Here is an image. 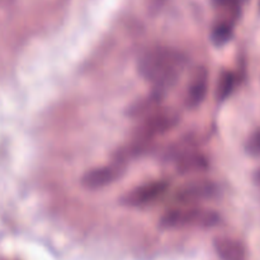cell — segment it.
<instances>
[{"label":"cell","mask_w":260,"mask_h":260,"mask_svg":"<svg viewBox=\"0 0 260 260\" xmlns=\"http://www.w3.org/2000/svg\"><path fill=\"white\" fill-rule=\"evenodd\" d=\"M187 63L183 53L168 47H155L142 53L137 62L139 74L154 85V90L164 93L178 81Z\"/></svg>","instance_id":"cell-1"},{"label":"cell","mask_w":260,"mask_h":260,"mask_svg":"<svg viewBox=\"0 0 260 260\" xmlns=\"http://www.w3.org/2000/svg\"><path fill=\"white\" fill-rule=\"evenodd\" d=\"M221 217L216 211L198 206H178L167 211L160 218V223L164 228H202L211 229L220 223Z\"/></svg>","instance_id":"cell-2"},{"label":"cell","mask_w":260,"mask_h":260,"mask_svg":"<svg viewBox=\"0 0 260 260\" xmlns=\"http://www.w3.org/2000/svg\"><path fill=\"white\" fill-rule=\"evenodd\" d=\"M180 121V114L175 109L160 108L146 118L141 119L134 134V140L152 142L156 137L172 131Z\"/></svg>","instance_id":"cell-3"},{"label":"cell","mask_w":260,"mask_h":260,"mask_svg":"<svg viewBox=\"0 0 260 260\" xmlns=\"http://www.w3.org/2000/svg\"><path fill=\"white\" fill-rule=\"evenodd\" d=\"M218 193V187L212 180H192L178 188L174 201L178 206H197L198 202L211 200Z\"/></svg>","instance_id":"cell-4"},{"label":"cell","mask_w":260,"mask_h":260,"mask_svg":"<svg viewBox=\"0 0 260 260\" xmlns=\"http://www.w3.org/2000/svg\"><path fill=\"white\" fill-rule=\"evenodd\" d=\"M169 190V183L165 180L145 183L129 190L122 197V203L129 207H142L159 200Z\"/></svg>","instance_id":"cell-5"},{"label":"cell","mask_w":260,"mask_h":260,"mask_svg":"<svg viewBox=\"0 0 260 260\" xmlns=\"http://www.w3.org/2000/svg\"><path fill=\"white\" fill-rule=\"evenodd\" d=\"M123 173L124 165L112 162L111 165L94 168V169L86 172L81 178V184L86 189H101V188L113 184L116 180H118L123 175Z\"/></svg>","instance_id":"cell-6"},{"label":"cell","mask_w":260,"mask_h":260,"mask_svg":"<svg viewBox=\"0 0 260 260\" xmlns=\"http://www.w3.org/2000/svg\"><path fill=\"white\" fill-rule=\"evenodd\" d=\"M208 71L207 69L200 66L194 70L190 76L189 84L185 91L184 103L189 109H194L200 107L205 101L208 90Z\"/></svg>","instance_id":"cell-7"},{"label":"cell","mask_w":260,"mask_h":260,"mask_svg":"<svg viewBox=\"0 0 260 260\" xmlns=\"http://www.w3.org/2000/svg\"><path fill=\"white\" fill-rule=\"evenodd\" d=\"M162 96H164V93L159 90H154L152 93L142 96L141 99H139L128 107L127 116L132 119H137V121L146 118L150 114L161 108Z\"/></svg>","instance_id":"cell-8"},{"label":"cell","mask_w":260,"mask_h":260,"mask_svg":"<svg viewBox=\"0 0 260 260\" xmlns=\"http://www.w3.org/2000/svg\"><path fill=\"white\" fill-rule=\"evenodd\" d=\"M174 162L175 169L182 175L203 173L210 167V161H208L207 156L201 151H197V149L180 155L178 159L174 160Z\"/></svg>","instance_id":"cell-9"},{"label":"cell","mask_w":260,"mask_h":260,"mask_svg":"<svg viewBox=\"0 0 260 260\" xmlns=\"http://www.w3.org/2000/svg\"><path fill=\"white\" fill-rule=\"evenodd\" d=\"M213 248L221 260H246V250L240 241L231 238H216Z\"/></svg>","instance_id":"cell-10"},{"label":"cell","mask_w":260,"mask_h":260,"mask_svg":"<svg viewBox=\"0 0 260 260\" xmlns=\"http://www.w3.org/2000/svg\"><path fill=\"white\" fill-rule=\"evenodd\" d=\"M235 88V75L231 71H222L218 78L216 88V98L218 102H225L233 94Z\"/></svg>","instance_id":"cell-11"},{"label":"cell","mask_w":260,"mask_h":260,"mask_svg":"<svg viewBox=\"0 0 260 260\" xmlns=\"http://www.w3.org/2000/svg\"><path fill=\"white\" fill-rule=\"evenodd\" d=\"M212 42L217 46L228 43L233 37V27L229 23H218L212 29Z\"/></svg>","instance_id":"cell-12"},{"label":"cell","mask_w":260,"mask_h":260,"mask_svg":"<svg viewBox=\"0 0 260 260\" xmlns=\"http://www.w3.org/2000/svg\"><path fill=\"white\" fill-rule=\"evenodd\" d=\"M245 150L250 156L258 157L260 156V129L253 132L246 140Z\"/></svg>","instance_id":"cell-13"},{"label":"cell","mask_w":260,"mask_h":260,"mask_svg":"<svg viewBox=\"0 0 260 260\" xmlns=\"http://www.w3.org/2000/svg\"><path fill=\"white\" fill-rule=\"evenodd\" d=\"M253 179H254V183H255V184L260 188V169H258L255 173H254Z\"/></svg>","instance_id":"cell-14"}]
</instances>
